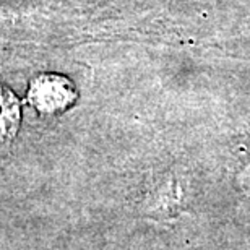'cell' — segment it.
Returning a JSON list of instances; mask_svg holds the SVG:
<instances>
[{"label":"cell","instance_id":"6da1fadb","mask_svg":"<svg viewBox=\"0 0 250 250\" xmlns=\"http://www.w3.org/2000/svg\"><path fill=\"white\" fill-rule=\"evenodd\" d=\"M26 101L41 116H61L77 104L78 89L65 75L44 72L31 78Z\"/></svg>","mask_w":250,"mask_h":250},{"label":"cell","instance_id":"7a4b0ae2","mask_svg":"<svg viewBox=\"0 0 250 250\" xmlns=\"http://www.w3.org/2000/svg\"><path fill=\"white\" fill-rule=\"evenodd\" d=\"M21 125V101L8 86L0 83V142L17 138Z\"/></svg>","mask_w":250,"mask_h":250}]
</instances>
